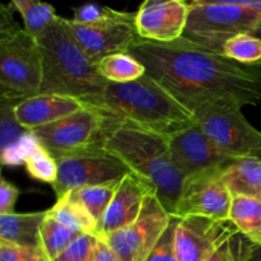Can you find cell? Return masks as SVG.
I'll list each match as a JSON object with an SVG mask.
<instances>
[{"label": "cell", "mask_w": 261, "mask_h": 261, "mask_svg": "<svg viewBox=\"0 0 261 261\" xmlns=\"http://www.w3.org/2000/svg\"><path fill=\"white\" fill-rule=\"evenodd\" d=\"M178 222L180 218L172 216L167 229L145 261H178L177 252H176V229Z\"/></svg>", "instance_id": "f546056e"}, {"label": "cell", "mask_w": 261, "mask_h": 261, "mask_svg": "<svg viewBox=\"0 0 261 261\" xmlns=\"http://www.w3.org/2000/svg\"><path fill=\"white\" fill-rule=\"evenodd\" d=\"M37 42L42 56L40 93L61 94L96 107L109 82L99 75L97 65L81 50L66 18L59 17Z\"/></svg>", "instance_id": "3957f363"}, {"label": "cell", "mask_w": 261, "mask_h": 261, "mask_svg": "<svg viewBox=\"0 0 261 261\" xmlns=\"http://www.w3.org/2000/svg\"><path fill=\"white\" fill-rule=\"evenodd\" d=\"M229 221L241 233L261 245V200L234 196L229 211Z\"/></svg>", "instance_id": "603a6c76"}, {"label": "cell", "mask_w": 261, "mask_h": 261, "mask_svg": "<svg viewBox=\"0 0 261 261\" xmlns=\"http://www.w3.org/2000/svg\"><path fill=\"white\" fill-rule=\"evenodd\" d=\"M251 35H254L255 37L260 38V40H261V23H260L259 25H257L256 28H255V30H254V32H252ZM257 65H261V63H260V64H257Z\"/></svg>", "instance_id": "8d00e7d4"}, {"label": "cell", "mask_w": 261, "mask_h": 261, "mask_svg": "<svg viewBox=\"0 0 261 261\" xmlns=\"http://www.w3.org/2000/svg\"><path fill=\"white\" fill-rule=\"evenodd\" d=\"M112 12L111 8L98 4H84L74 9L73 22L81 24H89V23L98 22L106 18Z\"/></svg>", "instance_id": "d6a6232c"}, {"label": "cell", "mask_w": 261, "mask_h": 261, "mask_svg": "<svg viewBox=\"0 0 261 261\" xmlns=\"http://www.w3.org/2000/svg\"><path fill=\"white\" fill-rule=\"evenodd\" d=\"M0 261H50L42 250L28 249L0 241Z\"/></svg>", "instance_id": "1f68e13d"}, {"label": "cell", "mask_w": 261, "mask_h": 261, "mask_svg": "<svg viewBox=\"0 0 261 261\" xmlns=\"http://www.w3.org/2000/svg\"><path fill=\"white\" fill-rule=\"evenodd\" d=\"M221 170L213 168L186 177L173 217L229 219L233 196L222 181Z\"/></svg>", "instance_id": "7c38bea8"}, {"label": "cell", "mask_w": 261, "mask_h": 261, "mask_svg": "<svg viewBox=\"0 0 261 261\" xmlns=\"http://www.w3.org/2000/svg\"><path fill=\"white\" fill-rule=\"evenodd\" d=\"M86 105L71 97L55 93H37L15 106V116L28 130L53 124L84 109Z\"/></svg>", "instance_id": "ac0fdd59"}, {"label": "cell", "mask_w": 261, "mask_h": 261, "mask_svg": "<svg viewBox=\"0 0 261 261\" xmlns=\"http://www.w3.org/2000/svg\"><path fill=\"white\" fill-rule=\"evenodd\" d=\"M92 261H119V259L114 254L111 247L101 237H98V244H97L96 251H94V256Z\"/></svg>", "instance_id": "e575fe53"}, {"label": "cell", "mask_w": 261, "mask_h": 261, "mask_svg": "<svg viewBox=\"0 0 261 261\" xmlns=\"http://www.w3.org/2000/svg\"><path fill=\"white\" fill-rule=\"evenodd\" d=\"M103 114L86 106L75 114L32 132L37 142L58 162L66 157L103 149Z\"/></svg>", "instance_id": "ba28073f"}, {"label": "cell", "mask_w": 261, "mask_h": 261, "mask_svg": "<svg viewBox=\"0 0 261 261\" xmlns=\"http://www.w3.org/2000/svg\"><path fill=\"white\" fill-rule=\"evenodd\" d=\"M260 23L261 0H194L189 3L184 37L222 53L227 41L237 35L252 33Z\"/></svg>", "instance_id": "8992f818"}, {"label": "cell", "mask_w": 261, "mask_h": 261, "mask_svg": "<svg viewBox=\"0 0 261 261\" xmlns=\"http://www.w3.org/2000/svg\"><path fill=\"white\" fill-rule=\"evenodd\" d=\"M94 109L109 121L132 122L165 138L195 122L194 115L148 74L130 83H109Z\"/></svg>", "instance_id": "277c9868"}, {"label": "cell", "mask_w": 261, "mask_h": 261, "mask_svg": "<svg viewBox=\"0 0 261 261\" xmlns=\"http://www.w3.org/2000/svg\"><path fill=\"white\" fill-rule=\"evenodd\" d=\"M129 53L191 114L214 102L261 103V65H244L186 37L155 42L138 37Z\"/></svg>", "instance_id": "6da1fadb"}, {"label": "cell", "mask_w": 261, "mask_h": 261, "mask_svg": "<svg viewBox=\"0 0 261 261\" xmlns=\"http://www.w3.org/2000/svg\"><path fill=\"white\" fill-rule=\"evenodd\" d=\"M48 216L65 226L66 228L81 234H97L98 224L89 212L78 201L69 196L56 200V204L48 209Z\"/></svg>", "instance_id": "44dd1931"}, {"label": "cell", "mask_w": 261, "mask_h": 261, "mask_svg": "<svg viewBox=\"0 0 261 261\" xmlns=\"http://www.w3.org/2000/svg\"><path fill=\"white\" fill-rule=\"evenodd\" d=\"M249 261H261V245L255 249V251L252 252V256L250 257Z\"/></svg>", "instance_id": "d590c367"}, {"label": "cell", "mask_w": 261, "mask_h": 261, "mask_svg": "<svg viewBox=\"0 0 261 261\" xmlns=\"http://www.w3.org/2000/svg\"><path fill=\"white\" fill-rule=\"evenodd\" d=\"M130 170L103 149L58 161V177L53 184L56 200L76 189L121 181Z\"/></svg>", "instance_id": "8fae6325"}, {"label": "cell", "mask_w": 261, "mask_h": 261, "mask_svg": "<svg viewBox=\"0 0 261 261\" xmlns=\"http://www.w3.org/2000/svg\"><path fill=\"white\" fill-rule=\"evenodd\" d=\"M222 53L244 65H257L261 63V40L251 33L237 35L224 43Z\"/></svg>", "instance_id": "4316f807"}, {"label": "cell", "mask_w": 261, "mask_h": 261, "mask_svg": "<svg viewBox=\"0 0 261 261\" xmlns=\"http://www.w3.org/2000/svg\"><path fill=\"white\" fill-rule=\"evenodd\" d=\"M97 244V234H83L53 261H92Z\"/></svg>", "instance_id": "4dcf8cb0"}, {"label": "cell", "mask_w": 261, "mask_h": 261, "mask_svg": "<svg viewBox=\"0 0 261 261\" xmlns=\"http://www.w3.org/2000/svg\"><path fill=\"white\" fill-rule=\"evenodd\" d=\"M171 218L172 216L155 193H150L134 223L101 239L111 247L119 261H145L167 229Z\"/></svg>", "instance_id": "30bf717a"}, {"label": "cell", "mask_w": 261, "mask_h": 261, "mask_svg": "<svg viewBox=\"0 0 261 261\" xmlns=\"http://www.w3.org/2000/svg\"><path fill=\"white\" fill-rule=\"evenodd\" d=\"M150 193H154L152 186L134 173H127L120 182L111 204L99 222L97 236L107 237L134 223L142 212L145 198Z\"/></svg>", "instance_id": "2e32d148"}, {"label": "cell", "mask_w": 261, "mask_h": 261, "mask_svg": "<svg viewBox=\"0 0 261 261\" xmlns=\"http://www.w3.org/2000/svg\"><path fill=\"white\" fill-rule=\"evenodd\" d=\"M10 4L0 5V93H40L42 56L37 40L20 28Z\"/></svg>", "instance_id": "5b68a950"}, {"label": "cell", "mask_w": 261, "mask_h": 261, "mask_svg": "<svg viewBox=\"0 0 261 261\" xmlns=\"http://www.w3.org/2000/svg\"><path fill=\"white\" fill-rule=\"evenodd\" d=\"M241 110L233 103L214 102L199 107L193 115L196 124L228 157L261 160V132Z\"/></svg>", "instance_id": "52a82bcc"}, {"label": "cell", "mask_w": 261, "mask_h": 261, "mask_svg": "<svg viewBox=\"0 0 261 261\" xmlns=\"http://www.w3.org/2000/svg\"><path fill=\"white\" fill-rule=\"evenodd\" d=\"M239 231L229 219L185 217L180 218L176 229V252L178 261H205Z\"/></svg>", "instance_id": "5bb4252c"}, {"label": "cell", "mask_w": 261, "mask_h": 261, "mask_svg": "<svg viewBox=\"0 0 261 261\" xmlns=\"http://www.w3.org/2000/svg\"><path fill=\"white\" fill-rule=\"evenodd\" d=\"M167 142L172 162L185 177L223 167L233 160L204 133L196 121L191 126L170 135Z\"/></svg>", "instance_id": "4fadbf2b"}, {"label": "cell", "mask_w": 261, "mask_h": 261, "mask_svg": "<svg viewBox=\"0 0 261 261\" xmlns=\"http://www.w3.org/2000/svg\"><path fill=\"white\" fill-rule=\"evenodd\" d=\"M221 178L233 196L261 200V160L233 158L221 170Z\"/></svg>", "instance_id": "ffe728a7"}, {"label": "cell", "mask_w": 261, "mask_h": 261, "mask_svg": "<svg viewBox=\"0 0 261 261\" xmlns=\"http://www.w3.org/2000/svg\"><path fill=\"white\" fill-rule=\"evenodd\" d=\"M19 196V190L13 184L2 178L0 181V216L14 213V205Z\"/></svg>", "instance_id": "836d02e7"}, {"label": "cell", "mask_w": 261, "mask_h": 261, "mask_svg": "<svg viewBox=\"0 0 261 261\" xmlns=\"http://www.w3.org/2000/svg\"><path fill=\"white\" fill-rule=\"evenodd\" d=\"M48 211L0 216V241L28 249H41V226Z\"/></svg>", "instance_id": "d6986e66"}, {"label": "cell", "mask_w": 261, "mask_h": 261, "mask_svg": "<svg viewBox=\"0 0 261 261\" xmlns=\"http://www.w3.org/2000/svg\"><path fill=\"white\" fill-rule=\"evenodd\" d=\"M189 17V3L182 0H147L137 12L135 25L140 38L171 42L181 38Z\"/></svg>", "instance_id": "9a60e30c"}, {"label": "cell", "mask_w": 261, "mask_h": 261, "mask_svg": "<svg viewBox=\"0 0 261 261\" xmlns=\"http://www.w3.org/2000/svg\"><path fill=\"white\" fill-rule=\"evenodd\" d=\"M135 18L137 13L112 9L106 18L89 24L66 20L81 50L91 63L97 65L109 55L129 53L132 45L139 37Z\"/></svg>", "instance_id": "9c48e42d"}, {"label": "cell", "mask_w": 261, "mask_h": 261, "mask_svg": "<svg viewBox=\"0 0 261 261\" xmlns=\"http://www.w3.org/2000/svg\"><path fill=\"white\" fill-rule=\"evenodd\" d=\"M97 70L109 83H130L147 74L145 66L130 53L109 55L97 64Z\"/></svg>", "instance_id": "7402d4cb"}, {"label": "cell", "mask_w": 261, "mask_h": 261, "mask_svg": "<svg viewBox=\"0 0 261 261\" xmlns=\"http://www.w3.org/2000/svg\"><path fill=\"white\" fill-rule=\"evenodd\" d=\"M81 236L83 234L66 228L47 214L41 226V249L47 259L53 261Z\"/></svg>", "instance_id": "484cf974"}, {"label": "cell", "mask_w": 261, "mask_h": 261, "mask_svg": "<svg viewBox=\"0 0 261 261\" xmlns=\"http://www.w3.org/2000/svg\"><path fill=\"white\" fill-rule=\"evenodd\" d=\"M120 182L121 181L105 184V185L86 186V188L73 190L65 196H69L70 199L82 204L89 212V214L93 217L97 224H99L107 208L111 204L115 194H116Z\"/></svg>", "instance_id": "d4e9b609"}, {"label": "cell", "mask_w": 261, "mask_h": 261, "mask_svg": "<svg viewBox=\"0 0 261 261\" xmlns=\"http://www.w3.org/2000/svg\"><path fill=\"white\" fill-rule=\"evenodd\" d=\"M25 170L32 178L53 185L58 177V162L55 158L40 144L36 143L33 149L24 158Z\"/></svg>", "instance_id": "83f0119b"}, {"label": "cell", "mask_w": 261, "mask_h": 261, "mask_svg": "<svg viewBox=\"0 0 261 261\" xmlns=\"http://www.w3.org/2000/svg\"><path fill=\"white\" fill-rule=\"evenodd\" d=\"M259 245L237 231L226 240L205 261H249Z\"/></svg>", "instance_id": "f1b7e54d"}, {"label": "cell", "mask_w": 261, "mask_h": 261, "mask_svg": "<svg viewBox=\"0 0 261 261\" xmlns=\"http://www.w3.org/2000/svg\"><path fill=\"white\" fill-rule=\"evenodd\" d=\"M23 18L24 30L37 40L56 20L59 15L53 5L35 0H13L9 3Z\"/></svg>", "instance_id": "cb8c5ba5"}, {"label": "cell", "mask_w": 261, "mask_h": 261, "mask_svg": "<svg viewBox=\"0 0 261 261\" xmlns=\"http://www.w3.org/2000/svg\"><path fill=\"white\" fill-rule=\"evenodd\" d=\"M102 148L152 186L166 211L175 216L186 177L172 162L167 138L132 122L105 119Z\"/></svg>", "instance_id": "7a4b0ae2"}, {"label": "cell", "mask_w": 261, "mask_h": 261, "mask_svg": "<svg viewBox=\"0 0 261 261\" xmlns=\"http://www.w3.org/2000/svg\"><path fill=\"white\" fill-rule=\"evenodd\" d=\"M24 97L0 93V155L8 167L22 165L37 143L32 130L20 125L15 116V106Z\"/></svg>", "instance_id": "e0dca14e"}]
</instances>
